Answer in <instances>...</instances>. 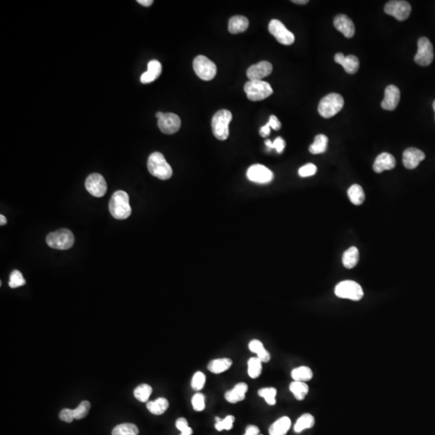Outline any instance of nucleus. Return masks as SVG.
<instances>
[{"label": "nucleus", "mask_w": 435, "mask_h": 435, "mask_svg": "<svg viewBox=\"0 0 435 435\" xmlns=\"http://www.w3.org/2000/svg\"><path fill=\"white\" fill-rule=\"evenodd\" d=\"M109 211L116 219L127 218L131 214L128 194L124 190H118L114 193L109 202Z\"/></svg>", "instance_id": "1"}, {"label": "nucleus", "mask_w": 435, "mask_h": 435, "mask_svg": "<svg viewBox=\"0 0 435 435\" xmlns=\"http://www.w3.org/2000/svg\"><path fill=\"white\" fill-rule=\"evenodd\" d=\"M148 169L152 175L160 180H168L173 175V169L170 164L167 162L163 154L158 152L149 155Z\"/></svg>", "instance_id": "2"}, {"label": "nucleus", "mask_w": 435, "mask_h": 435, "mask_svg": "<svg viewBox=\"0 0 435 435\" xmlns=\"http://www.w3.org/2000/svg\"><path fill=\"white\" fill-rule=\"evenodd\" d=\"M344 105L342 96L336 93H329L320 101L318 104V113L323 118L329 119L337 115Z\"/></svg>", "instance_id": "3"}, {"label": "nucleus", "mask_w": 435, "mask_h": 435, "mask_svg": "<svg viewBox=\"0 0 435 435\" xmlns=\"http://www.w3.org/2000/svg\"><path fill=\"white\" fill-rule=\"evenodd\" d=\"M232 120L231 111L220 110L215 114L211 121L214 135L218 140H227L229 136V124Z\"/></svg>", "instance_id": "4"}, {"label": "nucleus", "mask_w": 435, "mask_h": 435, "mask_svg": "<svg viewBox=\"0 0 435 435\" xmlns=\"http://www.w3.org/2000/svg\"><path fill=\"white\" fill-rule=\"evenodd\" d=\"M47 245L58 250H67L74 244V236L68 229H60L49 234L46 238Z\"/></svg>", "instance_id": "5"}, {"label": "nucleus", "mask_w": 435, "mask_h": 435, "mask_svg": "<svg viewBox=\"0 0 435 435\" xmlns=\"http://www.w3.org/2000/svg\"><path fill=\"white\" fill-rule=\"evenodd\" d=\"M247 97L251 101H261L273 93L271 86L264 81H249L245 86Z\"/></svg>", "instance_id": "6"}, {"label": "nucleus", "mask_w": 435, "mask_h": 435, "mask_svg": "<svg viewBox=\"0 0 435 435\" xmlns=\"http://www.w3.org/2000/svg\"><path fill=\"white\" fill-rule=\"evenodd\" d=\"M335 293L340 298L360 301L364 297L362 287L353 280H344L336 285Z\"/></svg>", "instance_id": "7"}, {"label": "nucleus", "mask_w": 435, "mask_h": 435, "mask_svg": "<svg viewBox=\"0 0 435 435\" xmlns=\"http://www.w3.org/2000/svg\"><path fill=\"white\" fill-rule=\"evenodd\" d=\"M193 66L196 74L202 80H212L217 73L216 64L205 56L196 57L193 60Z\"/></svg>", "instance_id": "8"}, {"label": "nucleus", "mask_w": 435, "mask_h": 435, "mask_svg": "<svg viewBox=\"0 0 435 435\" xmlns=\"http://www.w3.org/2000/svg\"><path fill=\"white\" fill-rule=\"evenodd\" d=\"M434 60L433 45L428 38L421 37L417 41V52L414 57L417 64L428 66Z\"/></svg>", "instance_id": "9"}, {"label": "nucleus", "mask_w": 435, "mask_h": 435, "mask_svg": "<svg viewBox=\"0 0 435 435\" xmlns=\"http://www.w3.org/2000/svg\"><path fill=\"white\" fill-rule=\"evenodd\" d=\"M155 116L158 119V127L163 133L171 135L179 131L182 123L176 114L157 112Z\"/></svg>", "instance_id": "10"}, {"label": "nucleus", "mask_w": 435, "mask_h": 435, "mask_svg": "<svg viewBox=\"0 0 435 435\" xmlns=\"http://www.w3.org/2000/svg\"><path fill=\"white\" fill-rule=\"evenodd\" d=\"M269 32L282 45H290L295 40L294 35L286 29L280 20H271L269 23Z\"/></svg>", "instance_id": "11"}, {"label": "nucleus", "mask_w": 435, "mask_h": 435, "mask_svg": "<svg viewBox=\"0 0 435 435\" xmlns=\"http://www.w3.org/2000/svg\"><path fill=\"white\" fill-rule=\"evenodd\" d=\"M411 6L406 1H389L384 6V12L399 21L407 20L411 13Z\"/></svg>", "instance_id": "12"}, {"label": "nucleus", "mask_w": 435, "mask_h": 435, "mask_svg": "<svg viewBox=\"0 0 435 435\" xmlns=\"http://www.w3.org/2000/svg\"><path fill=\"white\" fill-rule=\"evenodd\" d=\"M86 189L91 195L101 198L107 193V185L104 178L99 173H92L86 180Z\"/></svg>", "instance_id": "13"}, {"label": "nucleus", "mask_w": 435, "mask_h": 435, "mask_svg": "<svg viewBox=\"0 0 435 435\" xmlns=\"http://www.w3.org/2000/svg\"><path fill=\"white\" fill-rule=\"evenodd\" d=\"M247 177L249 181L259 183V184H267L271 182L273 179V173L270 169L263 164H256L251 165L247 172Z\"/></svg>", "instance_id": "14"}, {"label": "nucleus", "mask_w": 435, "mask_h": 435, "mask_svg": "<svg viewBox=\"0 0 435 435\" xmlns=\"http://www.w3.org/2000/svg\"><path fill=\"white\" fill-rule=\"evenodd\" d=\"M273 65L269 62H260L249 67L247 70V76L250 81H260L271 74Z\"/></svg>", "instance_id": "15"}, {"label": "nucleus", "mask_w": 435, "mask_h": 435, "mask_svg": "<svg viewBox=\"0 0 435 435\" xmlns=\"http://www.w3.org/2000/svg\"><path fill=\"white\" fill-rule=\"evenodd\" d=\"M401 98V92L393 85L387 87L384 91V98L381 102L382 108L387 111H393L398 107Z\"/></svg>", "instance_id": "16"}, {"label": "nucleus", "mask_w": 435, "mask_h": 435, "mask_svg": "<svg viewBox=\"0 0 435 435\" xmlns=\"http://www.w3.org/2000/svg\"><path fill=\"white\" fill-rule=\"evenodd\" d=\"M426 158L423 152L415 148H408L403 154V164L408 169H413L419 165Z\"/></svg>", "instance_id": "17"}, {"label": "nucleus", "mask_w": 435, "mask_h": 435, "mask_svg": "<svg viewBox=\"0 0 435 435\" xmlns=\"http://www.w3.org/2000/svg\"><path fill=\"white\" fill-rule=\"evenodd\" d=\"M335 62L341 64L345 71L349 74H354L358 71L360 68V62L357 57L354 55L344 56L341 53L336 54L335 56Z\"/></svg>", "instance_id": "18"}, {"label": "nucleus", "mask_w": 435, "mask_h": 435, "mask_svg": "<svg viewBox=\"0 0 435 435\" xmlns=\"http://www.w3.org/2000/svg\"><path fill=\"white\" fill-rule=\"evenodd\" d=\"M334 26L338 31L342 32L346 38H351L355 35V29L352 20L345 15H339L334 20Z\"/></svg>", "instance_id": "19"}, {"label": "nucleus", "mask_w": 435, "mask_h": 435, "mask_svg": "<svg viewBox=\"0 0 435 435\" xmlns=\"http://www.w3.org/2000/svg\"><path fill=\"white\" fill-rule=\"evenodd\" d=\"M396 166V160L393 155L383 153L378 155L373 164V169L375 173H380L385 170H391Z\"/></svg>", "instance_id": "20"}, {"label": "nucleus", "mask_w": 435, "mask_h": 435, "mask_svg": "<svg viewBox=\"0 0 435 435\" xmlns=\"http://www.w3.org/2000/svg\"><path fill=\"white\" fill-rule=\"evenodd\" d=\"M162 72V65L160 62L156 60H152L148 64V70L143 73L140 77V82L143 84H149L154 82L160 77V73Z\"/></svg>", "instance_id": "21"}, {"label": "nucleus", "mask_w": 435, "mask_h": 435, "mask_svg": "<svg viewBox=\"0 0 435 435\" xmlns=\"http://www.w3.org/2000/svg\"><path fill=\"white\" fill-rule=\"evenodd\" d=\"M249 389L246 383H239L234 387L233 389L225 393V399L231 404H236L237 402H242L245 399L246 393Z\"/></svg>", "instance_id": "22"}, {"label": "nucleus", "mask_w": 435, "mask_h": 435, "mask_svg": "<svg viewBox=\"0 0 435 435\" xmlns=\"http://www.w3.org/2000/svg\"><path fill=\"white\" fill-rule=\"evenodd\" d=\"M249 26V21L245 16H232L228 23V31L231 34H239L246 31Z\"/></svg>", "instance_id": "23"}, {"label": "nucleus", "mask_w": 435, "mask_h": 435, "mask_svg": "<svg viewBox=\"0 0 435 435\" xmlns=\"http://www.w3.org/2000/svg\"><path fill=\"white\" fill-rule=\"evenodd\" d=\"M291 427V420L288 417H282L277 420L269 428L270 435H286Z\"/></svg>", "instance_id": "24"}, {"label": "nucleus", "mask_w": 435, "mask_h": 435, "mask_svg": "<svg viewBox=\"0 0 435 435\" xmlns=\"http://www.w3.org/2000/svg\"><path fill=\"white\" fill-rule=\"evenodd\" d=\"M232 365V360L228 358L216 359L209 363L207 369L214 374H220L227 371Z\"/></svg>", "instance_id": "25"}, {"label": "nucleus", "mask_w": 435, "mask_h": 435, "mask_svg": "<svg viewBox=\"0 0 435 435\" xmlns=\"http://www.w3.org/2000/svg\"><path fill=\"white\" fill-rule=\"evenodd\" d=\"M360 258V253L357 248L351 247L347 249L342 255V264L346 269H353L358 264Z\"/></svg>", "instance_id": "26"}, {"label": "nucleus", "mask_w": 435, "mask_h": 435, "mask_svg": "<svg viewBox=\"0 0 435 435\" xmlns=\"http://www.w3.org/2000/svg\"><path fill=\"white\" fill-rule=\"evenodd\" d=\"M169 404L168 400L160 398L154 402H150L147 404V408L150 413L155 415H161L169 408Z\"/></svg>", "instance_id": "27"}, {"label": "nucleus", "mask_w": 435, "mask_h": 435, "mask_svg": "<svg viewBox=\"0 0 435 435\" xmlns=\"http://www.w3.org/2000/svg\"><path fill=\"white\" fill-rule=\"evenodd\" d=\"M328 138L323 134H319L314 138V141L310 147V152L312 154H323L327 149Z\"/></svg>", "instance_id": "28"}, {"label": "nucleus", "mask_w": 435, "mask_h": 435, "mask_svg": "<svg viewBox=\"0 0 435 435\" xmlns=\"http://www.w3.org/2000/svg\"><path fill=\"white\" fill-rule=\"evenodd\" d=\"M347 194H348L350 201L354 205H356V206H360V205L363 204V202H364V199H365L364 189H363L362 187L357 184L352 185L349 188L348 191H347Z\"/></svg>", "instance_id": "29"}, {"label": "nucleus", "mask_w": 435, "mask_h": 435, "mask_svg": "<svg viewBox=\"0 0 435 435\" xmlns=\"http://www.w3.org/2000/svg\"><path fill=\"white\" fill-rule=\"evenodd\" d=\"M291 376L294 381H309L313 378V372L309 367H298L293 369L291 373Z\"/></svg>", "instance_id": "30"}, {"label": "nucleus", "mask_w": 435, "mask_h": 435, "mask_svg": "<svg viewBox=\"0 0 435 435\" xmlns=\"http://www.w3.org/2000/svg\"><path fill=\"white\" fill-rule=\"evenodd\" d=\"M315 420L313 416L310 413H305L298 418L294 426V431L296 433H301L302 431L311 429L314 426Z\"/></svg>", "instance_id": "31"}, {"label": "nucleus", "mask_w": 435, "mask_h": 435, "mask_svg": "<svg viewBox=\"0 0 435 435\" xmlns=\"http://www.w3.org/2000/svg\"><path fill=\"white\" fill-rule=\"evenodd\" d=\"M289 389L298 401H302L309 393V387L305 382L293 381L289 385Z\"/></svg>", "instance_id": "32"}, {"label": "nucleus", "mask_w": 435, "mask_h": 435, "mask_svg": "<svg viewBox=\"0 0 435 435\" xmlns=\"http://www.w3.org/2000/svg\"><path fill=\"white\" fill-rule=\"evenodd\" d=\"M262 372V362L257 357H252L248 362V373L250 377L256 379Z\"/></svg>", "instance_id": "33"}, {"label": "nucleus", "mask_w": 435, "mask_h": 435, "mask_svg": "<svg viewBox=\"0 0 435 435\" xmlns=\"http://www.w3.org/2000/svg\"><path fill=\"white\" fill-rule=\"evenodd\" d=\"M138 434L137 426L131 423L118 425L112 431V435H138Z\"/></svg>", "instance_id": "34"}, {"label": "nucleus", "mask_w": 435, "mask_h": 435, "mask_svg": "<svg viewBox=\"0 0 435 435\" xmlns=\"http://www.w3.org/2000/svg\"><path fill=\"white\" fill-rule=\"evenodd\" d=\"M152 393H153L152 387L149 384H143L139 385L134 390V396L139 402H147L150 398Z\"/></svg>", "instance_id": "35"}, {"label": "nucleus", "mask_w": 435, "mask_h": 435, "mask_svg": "<svg viewBox=\"0 0 435 435\" xmlns=\"http://www.w3.org/2000/svg\"><path fill=\"white\" fill-rule=\"evenodd\" d=\"M278 391L275 388H264L258 391V394L261 398H264L265 402L270 405H274L277 403L276 396Z\"/></svg>", "instance_id": "36"}, {"label": "nucleus", "mask_w": 435, "mask_h": 435, "mask_svg": "<svg viewBox=\"0 0 435 435\" xmlns=\"http://www.w3.org/2000/svg\"><path fill=\"white\" fill-rule=\"evenodd\" d=\"M216 427L218 431H230L233 427L235 417L232 415L227 416L225 419H220L219 417H216Z\"/></svg>", "instance_id": "37"}, {"label": "nucleus", "mask_w": 435, "mask_h": 435, "mask_svg": "<svg viewBox=\"0 0 435 435\" xmlns=\"http://www.w3.org/2000/svg\"><path fill=\"white\" fill-rule=\"evenodd\" d=\"M25 278L23 277L22 273H20L18 270H14L12 273H11V275H10V279H9V286L11 287V289H16V288H18V287L23 286V285H25Z\"/></svg>", "instance_id": "38"}, {"label": "nucleus", "mask_w": 435, "mask_h": 435, "mask_svg": "<svg viewBox=\"0 0 435 435\" xmlns=\"http://www.w3.org/2000/svg\"><path fill=\"white\" fill-rule=\"evenodd\" d=\"M90 408H91V403L89 402L83 401L81 402L80 404L75 409H73L74 418L80 420L87 417V414L89 413Z\"/></svg>", "instance_id": "39"}, {"label": "nucleus", "mask_w": 435, "mask_h": 435, "mask_svg": "<svg viewBox=\"0 0 435 435\" xmlns=\"http://www.w3.org/2000/svg\"><path fill=\"white\" fill-rule=\"evenodd\" d=\"M205 384H206V375L204 373H202V372L195 373L191 382V386L193 389L196 391L202 390Z\"/></svg>", "instance_id": "40"}, {"label": "nucleus", "mask_w": 435, "mask_h": 435, "mask_svg": "<svg viewBox=\"0 0 435 435\" xmlns=\"http://www.w3.org/2000/svg\"><path fill=\"white\" fill-rule=\"evenodd\" d=\"M265 145L269 150L276 149L278 154H281L285 147V142L281 137H278L274 140V142H272L270 140H265Z\"/></svg>", "instance_id": "41"}, {"label": "nucleus", "mask_w": 435, "mask_h": 435, "mask_svg": "<svg viewBox=\"0 0 435 435\" xmlns=\"http://www.w3.org/2000/svg\"><path fill=\"white\" fill-rule=\"evenodd\" d=\"M192 405H193V409L197 412L204 410L206 408L204 396L202 395V393L194 394L192 398Z\"/></svg>", "instance_id": "42"}, {"label": "nucleus", "mask_w": 435, "mask_h": 435, "mask_svg": "<svg viewBox=\"0 0 435 435\" xmlns=\"http://www.w3.org/2000/svg\"><path fill=\"white\" fill-rule=\"evenodd\" d=\"M316 173H317V167H316L315 164H311V163L306 164L304 166H302L298 170V174L302 178L311 177V176L316 174Z\"/></svg>", "instance_id": "43"}, {"label": "nucleus", "mask_w": 435, "mask_h": 435, "mask_svg": "<svg viewBox=\"0 0 435 435\" xmlns=\"http://www.w3.org/2000/svg\"><path fill=\"white\" fill-rule=\"evenodd\" d=\"M59 417L62 421L68 422V423H70L73 422V419H75L74 414H73V409H70V408H64L61 411Z\"/></svg>", "instance_id": "44"}, {"label": "nucleus", "mask_w": 435, "mask_h": 435, "mask_svg": "<svg viewBox=\"0 0 435 435\" xmlns=\"http://www.w3.org/2000/svg\"><path fill=\"white\" fill-rule=\"evenodd\" d=\"M249 348L251 352L256 354L260 353L265 349L263 342L258 340H251V342H249Z\"/></svg>", "instance_id": "45"}, {"label": "nucleus", "mask_w": 435, "mask_h": 435, "mask_svg": "<svg viewBox=\"0 0 435 435\" xmlns=\"http://www.w3.org/2000/svg\"><path fill=\"white\" fill-rule=\"evenodd\" d=\"M268 124L270 125L271 128H273V130H276V131L280 130V127H281V124H280V121L278 120V117L275 116H270Z\"/></svg>", "instance_id": "46"}, {"label": "nucleus", "mask_w": 435, "mask_h": 435, "mask_svg": "<svg viewBox=\"0 0 435 435\" xmlns=\"http://www.w3.org/2000/svg\"><path fill=\"white\" fill-rule=\"evenodd\" d=\"M176 427L178 430L182 432V431H184L186 429L188 428L189 427V425H188V422H187V420L184 417H180V418H178L177 421H176Z\"/></svg>", "instance_id": "47"}, {"label": "nucleus", "mask_w": 435, "mask_h": 435, "mask_svg": "<svg viewBox=\"0 0 435 435\" xmlns=\"http://www.w3.org/2000/svg\"><path fill=\"white\" fill-rule=\"evenodd\" d=\"M257 358H259L260 361L262 363H268L269 362V360L271 359V355L269 354V351H267L266 349H264L261 352L257 354Z\"/></svg>", "instance_id": "48"}, {"label": "nucleus", "mask_w": 435, "mask_h": 435, "mask_svg": "<svg viewBox=\"0 0 435 435\" xmlns=\"http://www.w3.org/2000/svg\"><path fill=\"white\" fill-rule=\"evenodd\" d=\"M259 433H260V430L257 426L250 425L247 427L245 435H259Z\"/></svg>", "instance_id": "49"}, {"label": "nucleus", "mask_w": 435, "mask_h": 435, "mask_svg": "<svg viewBox=\"0 0 435 435\" xmlns=\"http://www.w3.org/2000/svg\"><path fill=\"white\" fill-rule=\"evenodd\" d=\"M270 125L267 123L266 124L264 125V127H260V135L262 136V137H268V136L270 135Z\"/></svg>", "instance_id": "50"}, {"label": "nucleus", "mask_w": 435, "mask_h": 435, "mask_svg": "<svg viewBox=\"0 0 435 435\" xmlns=\"http://www.w3.org/2000/svg\"><path fill=\"white\" fill-rule=\"evenodd\" d=\"M137 2L145 7H149L154 3L153 0H138Z\"/></svg>", "instance_id": "51"}, {"label": "nucleus", "mask_w": 435, "mask_h": 435, "mask_svg": "<svg viewBox=\"0 0 435 435\" xmlns=\"http://www.w3.org/2000/svg\"><path fill=\"white\" fill-rule=\"evenodd\" d=\"M192 434H193V430H192V429L189 426L188 428L182 431V434H181L180 435H192Z\"/></svg>", "instance_id": "52"}, {"label": "nucleus", "mask_w": 435, "mask_h": 435, "mask_svg": "<svg viewBox=\"0 0 435 435\" xmlns=\"http://www.w3.org/2000/svg\"><path fill=\"white\" fill-rule=\"evenodd\" d=\"M6 223H7V218H6V217H5L4 216L1 215V216H0V225H1V226H3V225L6 224Z\"/></svg>", "instance_id": "53"}, {"label": "nucleus", "mask_w": 435, "mask_h": 435, "mask_svg": "<svg viewBox=\"0 0 435 435\" xmlns=\"http://www.w3.org/2000/svg\"><path fill=\"white\" fill-rule=\"evenodd\" d=\"M292 2H294V3H298V4H306L309 1L308 0H293Z\"/></svg>", "instance_id": "54"}, {"label": "nucleus", "mask_w": 435, "mask_h": 435, "mask_svg": "<svg viewBox=\"0 0 435 435\" xmlns=\"http://www.w3.org/2000/svg\"><path fill=\"white\" fill-rule=\"evenodd\" d=\"M433 108H434V111H435V102H434V103H433Z\"/></svg>", "instance_id": "55"}]
</instances>
